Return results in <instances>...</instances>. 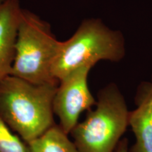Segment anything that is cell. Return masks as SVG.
Wrapping results in <instances>:
<instances>
[{"mask_svg":"<svg viewBox=\"0 0 152 152\" xmlns=\"http://www.w3.org/2000/svg\"><path fill=\"white\" fill-rule=\"evenodd\" d=\"M56 85H36L9 75L0 80V116L25 143L56 125L53 100Z\"/></svg>","mask_w":152,"mask_h":152,"instance_id":"1","label":"cell"},{"mask_svg":"<svg viewBox=\"0 0 152 152\" xmlns=\"http://www.w3.org/2000/svg\"><path fill=\"white\" fill-rule=\"evenodd\" d=\"M125 54L122 33L110 29L99 19H86L71 37L59 42L52 63V75L59 82L83 66L93 67L102 60L118 62Z\"/></svg>","mask_w":152,"mask_h":152,"instance_id":"2","label":"cell"},{"mask_svg":"<svg viewBox=\"0 0 152 152\" xmlns=\"http://www.w3.org/2000/svg\"><path fill=\"white\" fill-rule=\"evenodd\" d=\"M95 106L70 133L73 142L80 152H114L128 126L124 96L110 84L99 92Z\"/></svg>","mask_w":152,"mask_h":152,"instance_id":"3","label":"cell"},{"mask_svg":"<svg viewBox=\"0 0 152 152\" xmlns=\"http://www.w3.org/2000/svg\"><path fill=\"white\" fill-rule=\"evenodd\" d=\"M59 42L48 23L23 9L11 75L36 85H58L52 66Z\"/></svg>","mask_w":152,"mask_h":152,"instance_id":"4","label":"cell"},{"mask_svg":"<svg viewBox=\"0 0 152 152\" xmlns=\"http://www.w3.org/2000/svg\"><path fill=\"white\" fill-rule=\"evenodd\" d=\"M92 66H83L61 80L53 100V111L59 121V127L69 134L78 123L81 113L90 111L96 101L87 83Z\"/></svg>","mask_w":152,"mask_h":152,"instance_id":"5","label":"cell"},{"mask_svg":"<svg viewBox=\"0 0 152 152\" xmlns=\"http://www.w3.org/2000/svg\"><path fill=\"white\" fill-rule=\"evenodd\" d=\"M135 103L137 108L128 117V125L135 137L129 152H152V82L140 85Z\"/></svg>","mask_w":152,"mask_h":152,"instance_id":"6","label":"cell"},{"mask_svg":"<svg viewBox=\"0 0 152 152\" xmlns=\"http://www.w3.org/2000/svg\"><path fill=\"white\" fill-rule=\"evenodd\" d=\"M22 10L18 0H9L0 8V80L11 75Z\"/></svg>","mask_w":152,"mask_h":152,"instance_id":"7","label":"cell"},{"mask_svg":"<svg viewBox=\"0 0 152 152\" xmlns=\"http://www.w3.org/2000/svg\"><path fill=\"white\" fill-rule=\"evenodd\" d=\"M26 147L28 152H80L68 134L56 124Z\"/></svg>","mask_w":152,"mask_h":152,"instance_id":"8","label":"cell"},{"mask_svg":"<svg viewBox=\"0 0 152 152\" xmlns=\"http://www.w3.org/2000/svg\"><path fill=\"white\" fill-rule=\"evenodd\" d=\"M0 152H28L26 144L0 116Z\"/></svg>","mask_w":152,"mask_h":152,"instance_id":"9","label":"cell"},{"mask_svg":"<svg viewBox=\"0 0 152 152\" xmlns=\"http://www.w3.org/2000/svg\"><path fill=\"white\" fill-rule=\"evenodd\" d=\"M114 152H129L128 141L126 138L121 139Z\"/></svg>","mask_w":152,"mask_h":152,"instance_id":"10","label":"cell"},{"mask_svg":"<svg viewBox=\"0 0 152 152\" xmlns=\"http://www.w3.org/2000/svg\"><path fill=\"white\" fill-rule=\"evenodd\" d=\"M8 1L9 0H0V8H1V7Z\"/></svg>","mask_w":152,"mask_h":152,"instance_id":"11","label":"cell"}]
</instances>
